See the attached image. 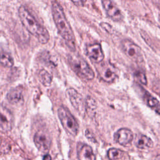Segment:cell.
I'll return each instance as SVG.
<instances>
[{
	"label": "cell",
	"mask_w": 160,
	"mask_h": 160,
	"mask_svg": "<svg viewBox=\"0 0 160 160\" xmlns=\"http://www.w3.org/2000/svg\"><path fill=\"white\" fill-rule=\"evenodd\" d=\"M107 154L110 160H118L122 157L124 152L116 148H111L108 151Z\"/></svg>",
	"instance_id": "obj_20"
},
{
	"label": "cell",
	"mask_w": 160,
	"mask_h": 160,
	"mask_svg": "<svg viewBox=\"0 0 160 160\" xmlns=\"http://www.w3.org/2000/svg\"><path fill=\"white\" fill-rule=\"evenodd\" d=\"M134 79L143 84V85H146L147 84V79H146V75L144 74V72L142 71H136L134 73Z\"/></svg>",
	"instance_id": "obj_21"
},
{
	"label": "cell",
	"mask_w": 160,
	"mask_h": 160,
	"mask_svg": "<svg viewBox=\"0 0 160 160\" xmlns=\"http://www.w3.org/2000/svg\"><path fill=\"white\" fill-rule=\"evenodd\" d=\"M121 47L124 53L131 60L138 63L143 61V56L141 48L131 40H122L121 42Z\"/></svg>",
	"instance_id": "obj_5"
},
{
	"label": "cell",
	"mask_w": 160,
	"mask_h": 160,
	"mask_svg": "<svg viewBox=\"0 0 160 160\" xmlns=\"http://www.w3.org/2000/svg\"><path fill=\"white\" fill-rule=\"evenodd\" d=\"M6 98L9 103L14 105L22 104L24 100L21 91L18 89H13L10 90L7 93Z\"/></svg>",
	"instance_id": "obj_13"
},
{
	"label": "cell",
	"mask_w": 160,
	"mask_h": 160,
	"mask_svg": "<svg viewBox=\"0 0 160 160\" xmlns=\"http://www.w3.org/2000/svg\"><path fill=\"white\" fill-rule=\"evenodd\" d=\"M0 63L5 67H12L14 64L11 55L5 51L0 52Z\"/></svg>",
	"instance_id": "obj_18"
},
{
	"label": "cell",
	"mask_w": 160,
	"mask_h": 160,
	"mask_svg": "<svg viewBox=\"0 0 160 160\" xmlns=\"http://www.w3.org/2000/svg\"><path fill=\"white\" fill-rule=\"evenodd\" d=\"M85 108L89 116L94 115L96 108V103L91 97L89 96L87 98L85 104Z\"/></svg>",
	"instance_id": "obj_19"
},
{
	"label": "cell",
	"mask_w": 160,
	"mask_h": 160,
	"mask_svg": "<svg viewBox=\"0 0 160 160\" xmlns=\"http://www.w3.org/2000/svg\"><path fill=\"white\" fill-rule=\"evenodd\" d=\"M43 160H51V157L49 154H46L43 156Z\"/></svg>",
	"instance_id": "obj_23"
},
{
	"label": "cell",
	"mask_w": 160,
	"mask_h": 160,
	"mask_svg": "<svg viewBox=\"0 0 160 160\" xmlns=\"http://www.w3.org/2000/svg\"><path fill=\"white\" fill-rule=\"evenodd\" d=\"M58 114L60 122L66 131L71 136H76L79 131V125L69 109L61 106L58 109Z\"/></svg>",
	"instance_id": "obj_4"
},
{
	"label": "cell",
	"mask_w": 160,
	"mask_h": 160,
	"mask_svg": "<svg viewBox=\"0 0 160 160\" xmlns=\"http://www.w3.org/2000/svg\"><path fill=\"white\" fill-rule=\"evenodd\" d=\"M100 26L103 28L107 32H108L109 33H111L112 32V31L113 30L112 27L108 23H106V22H101L100 24Z\"/></svg>",
	"instance_id": "obj_22"
},
{
	"label": "cell",
	"mask_w": 160,
	"mask_h": 160,
	"mask_svg": "<svg viewBox=\"0 0 160 160\" xmlns=\"http://www.w3.org/2000/svg\"><path fill=\"white\" fill-rule=\"evenodd\" d=\"M69 63L79 78L86 80H92L94 78V71L83 58L79 56H70Z\"/></svg>",
	"instance_id": "obj_3"
},
{
	"label": "cell",
	"mask_w": 160,
	"mask_h": 160,
	"mask_svg": "<svg viewBox=\"0 0 160 160\" xmlns=\"http://www.w3.org/2000/svg\"><path fill=\"white\" fill-rule=\"evenodd\" d=\"M114 140L122 146H127L133 139L132 132L128 128H121L114 135Z\"/></svg>",
	"instance_id": "obj_12"
},
{
	"label": "cell",
	"mask_w": 160,
	"mask_h": 160,
	"mask_svg": "<svg viewBox=\"0 0 160 160\" xmlns=\"http://www.w3.org/2000/svg\"><path fill=\"white\" fill-rule=\"evenodd\" d=\"M143 99L145 103L149 108L154 110L156 113L160 114V103L156 98L145 91L143 94Z\"/></svg>",
	"instance_id": "obj_15"
},
{
	"label": "cell",
	"mask_w": 160,
	"mask_h": 160,
	"mask_svg": "<svg viewBox=\"0 0 160 160\" xmlns=\"http://www.w3.org/2000/svg\"><path fill=\"white\" fill-rule=\"evenodd\" d=\"M66 94L74 109L78 111L79 114L83 113L86 108L81 94L73 88H68L66 90Z\"/></svg>",
	"instance_id": "obj_8"
},
{
	"label": "cell",
	"mask_w": 160,
	"mask_h": 160,
	"mask_svg": "<svg viewBox=\"0 0 160 160\" xmlns=\"http://www.w3.org/2000/svg\"><path fill=\"white\" fill-rule=\"evenodd\" d=\"M97 71L101 79L107 82H113L118 76L116 68L108 62L100 64L97 68Z\"/></svg>",
	"instance_id": "obj_6"
},
{
	"label": "cell",
	"mask_w": 160,
	"mask_h": 160,
	"mask_svg": "<svg viewBox=\"0 0 160 160\" xmlns=\"http://www.w3.org/2000/svg\"><path fill=\"white\" fill-rule=\"evenodd\" d=\"M18 13L21 23L28 32L36 37L40 43H47L49 40L48 30L37 21L29 10L22 5L19 8Z\"/></svg>",
	"instance_id": "obj_2"
},
{
	"label": "cell",
	"mask_w": 160,
	"mask_h": 160,
	"mask_svg": "<svg viewBox=\"0 0 160 160\" xmlns=\"http://www.w3.org/2000/svg\"><path fill=\"white\" fill-rule=\"evenodd\" d=\"M102 5L107 15L114 21H120L123 19V15L116 4L112 1H102Z\"/></svg>",
	"instance_id": "obj_9"
},
{
	"label": "cell",
	"mask_w": 160,
	"mask_h": 160,
	"mask_svg": "<svg viewBox=\"0 0 160 160\" xmlns=\"http://www.w3.org/2000/svg\"><path fill=\"white\" fill-rule=\"evenodd\" d=\"M135 145L139 149H148L152 147L153 142L149 137L141 134L136 137Z\"/></svg>",
	"instance_id": "obj_16"
},
{
	"label": "cell",
	"mask_w": 160,
	"mask_h": 160,
	"mask_svg": "<svg viewBox=\"0 0 160 160\" xmlns=\"http://www.w3.org/2000/svg\"><path fill=\"white\" fill-rule=\"evenodd\" d=\"M86 52L89 58L94 63H100L104 59V53L101 46L99 43H94L88 45L86 46Z\"/></svg>",
	"instance_id": "obj_10"
},
{
	"label": "cell",
	"mask_w": 160,
	"mask_h": 160,
	"mask_svg": "<svg viewBox=\"0 0 160 160\" xmlns=\"http://www.w3.org/2000/svg\"><path fill=\"white\" fill-rule=\"evenodd\" d=\"M13 125V116L9 109L0 106V129L3 131H10Z\"/></svg>",
	"instance_id": "obj_11"
},
{
	"label": "cell",
	"mask_w": 160,
	"mask_h": 160,
	"mask_svg": "<svg viewBox=\"0 0 160 160\" xmlns=\"http://www.w3.org/2000/svg\"><path fill=\"white\" fill-rule=\"evenodd\" d=\"M34 142L37 148L42 152H48L50 149L51 138L48 133L42 131H39L35 134Z\"/></svg>",
	"instance_id": "obj_7"
},
{
	"label": "cell",
	"mask_w": 160,
	"mask_h": 160,
	"mask_svg": "<svg viewBox=\"0 0 160 160\" xmlns=\"http://www.w3.org/2000/svg\"><path fill=\"white\" fill-rule=\"evenodd\" d=\"M78 158L79 160H96L92 148L87 144H84L78 150Z\"/></svg>",
	"instance_id": "obj_14"
},
{
	"label": "cell",
	"mask_w": 160,
	"mask_h": 160,
	"mask_svg": "<svg viewBox=\"0 0 160 160\" xmlns=\"http://www.w3.org/2000/svg\"><path fill=\"white\" fill-rule=\"evenodd\" d=\"M38 78L40 82L45 86H50L52 79L51 74L45 69H41L39 71Z\"/></svg>",
	"instance_id": "obj_17"
},
{
	"label": "cell",
	"mask_w": 160,
	"mask_h": 160,
	"mask_svg": "<svg viewBox=\"0 0 160 160\" xmlns=\"http://www.w3.org/2000/svg\"><path fill=\"white\" fill-rule=\"evenodd\" d=\"M52 14L59 33L64 39L68 47L72 51L76 50L75 38L63 9L56 1L52 2Z\"/></svg>",
	"instance_id": "obj_1"
}]
</instances>
